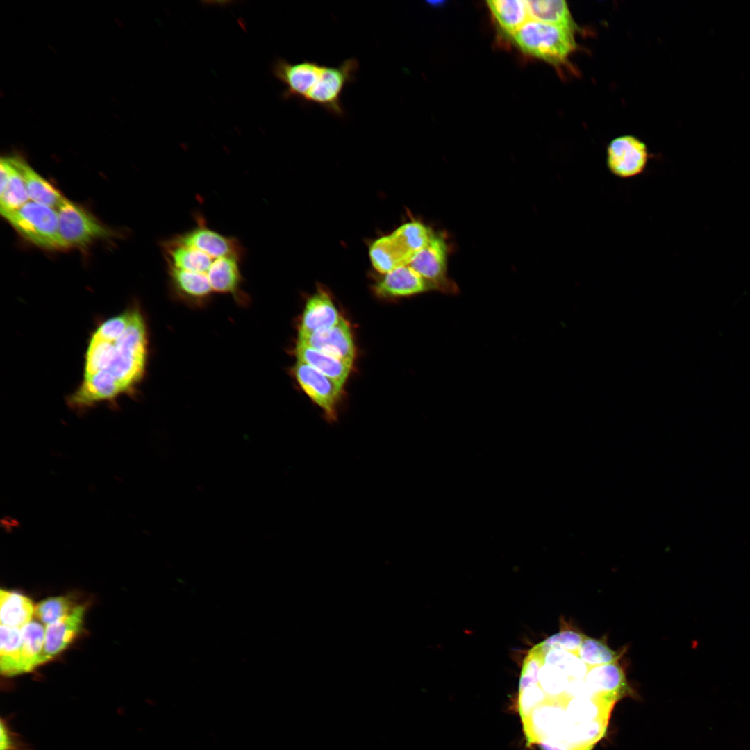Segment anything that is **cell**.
<instances>
[{
    "label": "cell",
    "instance_id": "obj_27",
    "mask_svg": "<svg viewBox=\"0 0 750 750\" xmlns=\"http://www.w3.org/2000/svg\"><path fill=\"white\" fill-rule=\"evenodd\" d=\"M0 750H20L17 740L3 719L1 721Z\"/></svg>",
    "mask_w": 750,
    "mask_h": 750
},
{
    "label": "cell",
    "instance_id": "obj_11",
    "mask_svg": "<svg viewBox=\"0 0 750 750\" xmlns=\"http://www.w3.org/2000/svg\"><path fill=\"white\" fill-rule=\"evenodd\" d=\"M298 342L343 361L352 363L355 357L350 327L342 317L329 328L307 335H299Z\"/></svg>",
    "mask_w": 750,
    "mask_h": 750
},
{
    "label": "cell",
    "instance_id": "obj_8",
    "mask_svg": "<svg viewBox=\"0 0 750 750\" xmlns=\"http://www.w3.org/2000/svg\"><path fill=\"white\" fill-rule=\"evenodd\" d=\"M294 374L302 390L322 408L327 420L335 421L342 386L300 360L294 365Z\"/></svg>",
    "mask_w": 750,
    "mask_h": 750
},
{
    "label": "cell",
    "instance_id": "obj_1",
    "mask_svg": "<svg viewBox=\"0 0 750 750\" xmlns=\"http://www.w3.org/2000/svg\"><path fill=\"white\" fill-rule=\"evenodd\" d=\"M628 691L617 653L572 630L536 644L524 658L517 708L527 744L592 750Z\"/></svg>",
    "mask_w": 750,
    "mask_h": 750
},
{
    "label": "cell",
    "instance_id": "obj_5",
    "mask_svg": "<svg viewBox=\"0 0 750 750\" xmlns=\"http://www.w3.org/2000/svg\"><path fill=\"white\" fill-rule=\"evenodd\" d=\"M358 67L355 58H348L338 66L324 65L303 102L319 106L336 117L344 116L341 96L345 87L355 80Z\"/></svg>",
    "mask_w": 750,
    "mask_h": 750
},
{
    "label": "cell",
    "instance_id": "obj_14",
    "mask_svg": "<svg viewBox=\"0 0 750 750\" xmlns=\"http://www.w3.org/2000/svg\"><path fill=\"white\" fill-rule=\"evenodd\" d=\"M341 318L329 296L324 292H318L306 302L299 335H307L329 328L336 325Z\"/></svg>",
    "mask_w": 750,
    "mask_h": 750
},
{
    "label": "cell",
    "instance_id": "obj_7",
    "mask_svg": "<svg viewBox=\"0 0 750 750\" xmlns=\"http://www.w3.org/2000/svg\"><path fill=\"white\" fill-rule=\"evenodd\" d=\"M648 160L646 144L633 135L615 138L607 147V167L613 175L620 178H633L642 174Z\"/></svg>",
    "mask_w": 750,
    "mask_h": 750
},
{
    "label": "cell",
    "instance_id": "obj_10",
    "mask_svg": "<svg viewBox=\"0 0 750 750\" xmlns=\"http://www.w3.org/2000/svg\"><path fill=\"white\" fill-rule=\"evenodd\" d=\"M324 65L303 60L291 63L283 58L276 59L272 66L274 76L285 85L284 99H297L303 101L318 78Z\"/></svg>",
    "mask_w": 750,
    "mask_h": 750
},
{
    "label": "cell",
    "instance_id": "obj_6",
    "mask_svg": "<svg viewBox=\"0 0 750 750\" xmlns=\"http://www.w3.org/2000/svg\"><path fill=\"white\" fill-rule=\"evenodd\" d=\"M57 212L59 234L65 249L85 247L113 234L88 211L67 199L58 208Z\"/></svg>",
    "mask_w": 750,
    "mask_h": 750
},
{
    "label": "cell",
    "instance_id": "obj_9",
    "mask_svg": "<svg viewBox=\"0 0 750 750\" xmlns=\"http://www.w3.org/2000/svg\"><path fill=\"white\" fill-rule=\"evenodd\" d=\"M408 265L436 290L456 292L455 284L447 276V246L442 238L433 234L428 243L414 256Z\"/></svg>",
    "mask_w": 750,
    "mask_h": 750
},
{
    "label": "cell",
    "instance_id": "obj_18",
    "mask_svg": "<svg viewBox=\"0 0 750 750\" xmlns=\"http://www.w3.org/2000/svg\"><path fill=\"white\" fill-rule=\"evenodd\" d=\"M167 272L172 291L182 299L199 302L213 292L208 279L202 274L172 267H167Z\"/></svg>",
    "mask_w": 750,
    "mask_h": 750
},
{
    "label": "cell",
    "instance_id": "obj_21",
    "mask_svg": "<svg viewBox=\"0 0 750 750\" xmlns=\"http://www.w3.org/2000/svg\"><path fill=\"white\" fill-rule=\"evenodd\" d=\"M530 19L557 25L575 32L574 21L567 3L563 0L526 1Z\"/></svg>",
    "mask_w": 750,
    "mask_h": 750
},
{
    "label": "cell",
    "instance_id": "obj_22",
    "mask_svg": "<svg viewBox=\"0 0 750 750\" xmlns=\"http://www.w3.org/2000/svg\"><path fill=\"white\" fill-rule=\"evenodd\" d=\"M487 3L499 26L510 36L530 19L526 1L493 0Z\"/></svg>",
    "mask_w": 750,
    "mask_h": 750
},
{
    "label": "cell",
    "instance_id": "obj_16",
    "mask_svg": "<svg viewBox=\"0 0 750 750\" xmlns=\"http://www.w3.org/2000/svg\"><path fill=\"white\" fill-rule=\"evenodd\" d=\"M10 158L22 174L30 201L57 210L66 198L22 158Z\"/></svg>",
    "mask_w": 750,
    "mask_h": 750
},
{
    "label": "cell",
    "instance_id": "obj_4",
    "mask_svg": "<svg viewBox=\"0 0 750 750\" xmlns=\"http://www.w3.org/2000/svg\"><path fill=\"white\" fill-rule=\"evenodd\" d=\"M1 215L33 244L49 250L65 249L59 234L56 209L29 201L21 208Z\"/></svg>",
    "mask_w": 750,
    "mask_h": 750
},
{
    "label": "cell",
    "instance_id": "obj_23",
    "mask_svg": "<svg viewBox=\"0 0 750 750\" xmlns=\"http://www.w3.org/2000/svg\"><path fill=\"white\" fill-rule=\"evenodd\" d=\"M369 257L374 267L379 272L387 274L410 262V258L401 249L390 235L376 240L370 246Z\"/></svg>",
    "mask_w": 750,
    "mask_h": 750
},
{
    "label": "cell",
    "instance_id": "obj_24",
    "mask_svg": "<svg viewBox=\"0 0 750 750\" xmlns=\"http://www.w3.org/2000/svg\"><path fill=\"white\" fill-rule=\"evenodd\" d=\"M22 634V673L32 672L44 664L45 628L43 625L31 620L21 628Z\"/></svg>",
    "mask_w": 750,
    "mask_h": 750
},
{
    "label": "cell",
    "instance_id": "obj_2",
    "mask_svg": "<svg viewBox=\"0 0 750 750\" xmlns=\"http://www.w3.org/2000/svg\"><path fill=\"white\" fill-rule=\"evenodd\" d=\"M147 355V325L137 307L102 322L90 338L83 379L68 405L83 410L132 394L144 378Z\"/></svg>",
    "mask_w": 750,
    "mask_h": 750
},
{
    "label": "cell",
    "instance_id": "obj_26",
    "mask_svg": "<svg viewBox=\"0 0 750 750\" xmlns=\"http://www.w3.org/2000/svg\"><path fill=\"white\" fill-rule=\"evenodd\" d=\"M76 606L69 597H51L36 605L34 615L40 622L49 625L69 614Z\"/></svg>",
    "mask_w": 750,
    "mask_h": 750
},
{
    "label": "cell",
    "instance_id": "obj_19",
    "mask_svg": "<svg viewBox=\"0 0 750 750\" xmlns=\"http://www.w3.org/2000/svg\"><path fill=\"white\" fill-rule=\"evenodd\" d=\"M35 613L32 601L17 592L1 590V625L22 628L30 622Z\"/></svg>",
    "mask_w": 750,
    "mask_h": 750
},
{
    "label": "cell",
    "instance_id": "obj_3",
    "mask_svg": "<svg viewBox=\"0 0 750 750\" xmlns=\"http://www.w3.org/2000/svg\"><path fill=\"white\" fill-rule=\"evenodd\" d=\"M511 37L524 53L556 65L565 62L576 47L573 31L533 19Z\"/></svg>",
    "mask_w": 750,
    "mask_h": 750
},
{
    "label": "cell",
    "instance_id": "obj_20",
    "mask_svg": "<svg viewBox=\"0 0 750 750\" xmlns=\"http://www.w3.org/2000/svg\"><path fill=\"white\" fill-rule=\"evenodd\" d=\"M0 669L6 677L22 673L21 628L1 625Z\"/></svg>",
    "mask_w": 750,
    "mask_h": 750
},
{
    "label": "cell",
    "instance_id": "obj_17",
    "mask_svg": "<svg viewBox=\"0 0 750 750\" xmlns=\"http://www.w3.org/2000/svg\"><path fill=\"white\" fill-rule=\"evenodd\" d=\"M295 353L298 360L308 364L342 386L352 366L351 362L338 360L298 342Z\"/></svg>",
    "mask_w": 750,
    "mask_h": 750
},
{
    "label": "cell",
    "instance_id": "obj_25",
    "mask_svg": "<svg viewBox=\"0 0 750 750\" xmlns=\"http://www.w3.org/2000/svg\"><path fill=\"white\" fill-rule=\"evenodd\" d=\"M432 235L429 228L419 222L406 223L391 233L410 260L428 243Z\"/></svg>",
    "mask_w": 750,
    "mask_h": 750
},
{
    "label": "cell",
    "instance_id": "obj_15",
    "mask_svg": "<svg viewBox=\"0 0 750 750\" xmlns=\"http://www.w3.org/2000/svg\"><path fill=\"white\" fill-rule=\"evenodd\" d=\"M0 211L15 210L30 201L24 179L10 157L1 159Z\"/></svg>",
    "mask_w": 750,
    "mask_h": 750
},
{
    "label": "cell",
    "instance_id": "obj_13",
    "mask_svg": "<svg viewBox=\"0 0 750 750\" xmlns=\"http://www.w3.org/2000/svg\"><path fill=\"white\" fill-rule=\"evenodd\" d=\"M431 290L435 288L408 265L385 274L375 287L376 294L383 297L410 296Z\"/></svg>",
    "mask_w": 750,
    "mask_h": 750
},
{
    "label": "cell",
    "instance_id": "obj_12",
    "mask_svg": "<svg viewBox=\"0 0 750 750\" xmlns=\"http://www.w3.org/2000/svg\"><path fill=\"white\" fill-rule=\"evenodd\" d=\"M85 607L76 606L67 615L47 625L44 662H49L66 649L82 631Z\"/></svg>",
    "mask_w": 750,
    "mask_h": 750
}]
</instances>
